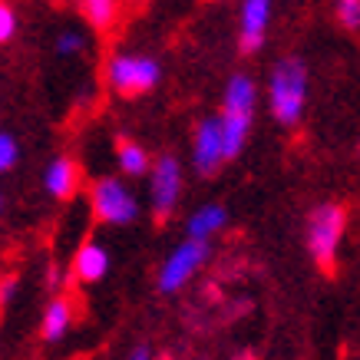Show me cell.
<instances>
[{"label":"cell","mask_w":360,"mask_h":360,"mask_svg":"<svg viewBox=\"0 0 360 360\" xmlns=\"http://www.w3.org/2000/svg\"><path fill=\"white\" fill-rule=\"evenodd\" d=\"M271 112L281 126H295L304 112L307 99V70L301 60L288 56L271 70Z\"/></svg>","instance_id":"cell-1"},{"label":"cell","mask_w":360,"mask_h":360,"mask_svg":"<svg viewBox=\"0 0 360 360\" xmlns=\"http://www.w3.org/2000/svg\"><path fill=\"white\" fill-rule=\"evenodd\" d=\"M205 258H208V241L188 238L186 245H179V248L165 258L162 271H159V291H165V295H169V291H179V288L205 264Z\"/></svg>","instance_id":"cell-4"},{"label":"cell","mask_w":360,"mask_h":360,"mask_svg":"<svg viewBox=\"0 0 360 360\" xmlns=\"http://www.w3.org/2000/svg\"><path fill=\"white\" fill-rule=\"evenodd\" d=\"M70 321H73V307L66 297H56L53 304L46 307V317H44V338L50 344L63 340V334L70 330Z\"/></svg>","instance_id":"cell-14"},{"label":"cell","mask_w":360,"mask_h":360,"mask_svg":"<svg viewBox=\"0 0 360 360\" xmlns=\"http://www.w3.org/2000/svg\"><path fill=\"white\" fill-rule=\"evenodd\" d=\"M79 11L93 27L106 30L116 20V13H120V0H79Z\"/></svg>","instance_id":"cell-15"},{"label":"cell","mask_w":360,"mask_h":360,"mask_svg":"<svg viewBox=\"0 0 360 360\" xmlns=\"http://www.w3.org/2000/svg\"><path fill=\"white\" fill-rule=\"evenodd\" d=\"M93 212L110 225H129L139 215V205L132 192L116 179H99L93 186Z\"/></svg>","instance_id":"cell-5"},{"label":"cell","mask_w":360,"mask_h":360,"mask_svg":"<svg viewBox=\"0 0 360 360\" xmlns=\"http://www.w3.org/2000/svg\"><path fill=\"white\" fill-rule=\"evenodd\" d=\"M79 186V165L73 159H56L46 169V192L53 198H70Z\"/></svg>","instance_id":"cell-10"},{"label":"cell","mask_w":360,"mask_h":360,"mask_svg":"<svg viewBox=\"0 0 360 360\" xmlns=\"http://www.w3.org/2000/svg\"><path fill=\"white\" fill-rule=\"evenodd\" d=\"M120 165L126 175H142L149 169V155L142 153V146H136V142H120Z\"/></svg>","instance_id":"cell-16"},{"label":"cell","mask_w":360,"mask_h":360,"mask_svg":"<svg viewBox=\"0 0 360 360\" xmlns=\"http://www.w3.org/2000/svg\"><path fill=\"white\" fill-rule=\"evenodd\" d=\"M129 360H153V350H149V347H136Z\"/></svg>","instance_id":"cell-21"},{"label":"cell","mask_w":360,"mask_h":360,"mask_svg":"<svg viewBox=\"0 0 360 360\" xmlns=\"http://www.w3.org/2000/svg\"><path fill=\"white\" fill-rule=\"evenodd\" d=\"M179 195H182V165L175 162L172 155H162V159L155 162V172H153L155 215H159V219L172 215V208L179 205Z\"/></svg>","instance_id":"cell-6"},{"label":"cell","mask_w":360,"mask_h":360,"mask_svg":"<svg viewBox=\"0 0 360 360\" xmlns=\"http://www.w3.org/2000/svg\"><path fill=\"white\" fill-rule=\"evenodd\" d=\"M13 33H17V17L7 4H0V44H7Z\"/></svg>","instance_id":"cell-20"},{"label":"cell","mask_w":360,"mask_h":360,"mask_svg":"<svg viewBox=\"0 0 360 360\" xmlns=\"http://www.w3.org/2000/svg\"><path fill=\"white\" fill-rule=\"evenodd\" d=\"M248 126L251 116L248 112H221L219 120V132H221V159H235L241 153V146L248 139Z\"/></svg>","instance_id":"cell-9"},{"label":"cell","mask_w":360,"mask_h":360,"mask_svg":"<svg viewBox=\"0 0 360 360\" xmlns=\"http://www.w3.org/2000/svg\"><path fill=\"white\" fill-rule=\"evenodd\" d=\"M344 225H347V219H344V208L340 205H324L314 212V219L307 225V245H311V255L317 258L321 268H330V264H334Z\"/></svg>","instance_id":"cell-2"},{"label":"cell","mask_w":360,"mask_h":360,"mask_svg":"<svg viewBox=\"0 0 360 360\" xmlns=\"http://www.w3.org/2000/svg\"><path fill=\"white\" fill-rule=\"evenodd\" d=\"M110 83L122 96H139L159 83V63L153 56H112Z\"/></svg>","instance_id":"cell-3"},{"label":"cell","mask_w":360,"mask_h":360,"mask_svg":"<svg viewBox=\"0 0 360 360\" xmlns=\"http://www.w3.org/2000/svg\"><path fill=\"white\" fill-rule=\"evenodd\" d=\"M255 99H258V89L251 83L248 77H231L229 79V89H225V110L229 112H255Z\"/></svg>","instance_id":"cell-13"},{"label":"cell","mask_w":360,"mask_h":360,"mask_svg":"<svg viewBox=\"0 0 360 360\" xmlns=\"http://www.w3.org/2000/svg\"><path fill=\"white\" fill-rule=\"evenodd\" d=\"M225 221H229V212H225V208L221 205H205V208H198L195 215L188 219V235H192V238L208 241L215 231L225 229Z\"/></svg>","instance_id":"cell-12"},{"label":"cell","mask_w":360,"mask_h":360,"mask_svg":"<svg viewBox=\"0 0 360 360\" xmlns=\"http://www.w3.org/2000/svg\"><path fill=\"white\" fill-rule=\"evenodd\" d=\"M110 271V251L103 248V245H96V241H86L83 248H79L77 255V274L79 281H99L103 274Z\"/></svg>","instance_id":"cell-11"},{"label":"cell","mask_w":360,"mask_h":360,"mask_svg":"<svg viewBox=\"0 0 360 360\" xmlns=\"http://www.w3.org/2000/svg\"><path fill=\"white\" fill-rule=\"evenodd\" d=\"M268 17H271V0H245L241 4V53H255L264 44Z\"/></svg>","instance_id":"cell-7"},{"label":"cell","mask_w":360,"mask_h":360,"mask_svg":"<svg viewBox=\"0 0 360 360\" xmlns=\"http://www.w3.org/2000/svg\"><path fill=\"white\" fill-rule=\"evenodd\" d=\"M192 153H195V169L202 175H212L221 165V132L219 120H205L195 129V142H192Z\"/></svg>","instance_id":"cell-8"},{"label":"cell","mask_w":360,"mask_h":360,"mask_svg":"<svg viewBox=\"0 0 360 360\" xmlns=\"http://www.w3.org/2000/svg\"><path fill=\"white\" fill-rule=\"evenodd\" d=\"M338 13H340V23L347 30H357L360 23V0H338Z\"/></svg>","instance_id":"cell-19"},{"label":"cell","mask_w":360,"mask_h":360,"mask_svg":"<svg viewBox=\"0 0 360 360\" xmlns=\"http://www.w3.org/2000/svg\"><path fill=\"white\" fill-rule=\"evenodd\" d=\"M17 165V142L11 132H0V172H11Z\"/></svg>","instance_id":"cell-18"},{"label":"cell","mask_w":360,"mask_h":360,"mask_svg":"<svg viewBox=\"0 0 360 360\" xmlns=\"http://www.w3.org/2000/svg\"><path fill=\"white\" fill-rule=\"evenodd\" d=\"M83 46H86V37H83V33H77V30L60 33V40H56V50H60L63 56H77V53H83Z\"/></svg>","instance_id":"cell-17"}]
</instances>
